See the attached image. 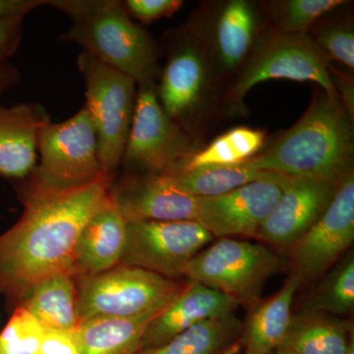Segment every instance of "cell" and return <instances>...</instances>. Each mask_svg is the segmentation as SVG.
Returning <instances> with one entry per match:
<instances>
[{
    "mask_svg": "<svg viewBox=\"0 0 354 354\" xmlns=\"http://www.w3.org/2000/svg\"><path fill=\"white\" fill-rule=\"evenodd\" d=\"M113 176L68 191L28 186L20 220L0 234V293L24 301L37 285L57 274L76 276L75 249L90 218L111 200Z\"/></svg>",
    "mask_w": 354,
    "mask_h": 354,
    "instance_id": "cell-1",
    "label": "cell"
},
{
    "mask_svg": "<svg viewBox=\"0 0 354 354\" xmlns=\"http://www.w3.org/2000/svg\"><path fill=\"white\" fill-rule=\"evenodd\" d=\"M353 118L339 97L322 91L295 127L244 164L288 177L341 180L353 171Z\"/></svg>",
    "mask_w": 354,
    "mask_h": 354,
    "instance_id": "cell-2",
    "label": "cell"
},
{
    "mask_svg": "<svg viewBox=\"0 0 354 354\" xmlns=\"http://www.w3.org/2000/svg\"><path fill=\"white\" fill-rule=\"evenodd\" d=\"M73 24L60 38L80 46L102 64L122 72L140 86L156 85L160 75V44L130 19L118 0L48 1Z\"/></svg>",
    "mask_w": 354,
    "mask_h": 354,
    "instance_id": "cell-3",
    "label": "cell"
},
{
    "mask_svg": "<svg viewBox=\"0 0 354 354\" xmlns=\"http://www.w3.org/2000/svg\"><path fill=\"white\" fill-rule=\"evenodd\" d=\"M165 39L167 62L156 94L167 116L198 142L215 109L220 76L208 51L185 28L174 30Z\"/></svg>",
    "mask_w": 354,
    "mask_h": 354,
    "instance_id": "cell-4",
    "label": "cell"
},
{
    "mask_svg": "<svg viewBox=\"0 0 354 354\" xmlns=\"http://www.w3.org/2000/svg\"><path fill=\"white\" fill-rule=\"evenodd\" d=\"M330 62L307 34L263 32L245 64L225 94L230 113L241 114L251 88L272 79L315 82L332 97H339L330 76Z\"/></svg>",
    "mask_w": 354,
    "mask_h": 354,
    "instance_id": "cell-5",
    "label": "cell"
},
{
    "mask_svg": "<svg viewBox=\"0 0 354 354\" xmlns=\"http://www.w3.org/2000/svg\"><path fill=\"white\" fill-rule=\"evenodd\" d=\"M41 162L32 171L30 187L68 191L113 176L102 165L92 118L84 106L75 115L41 130Z\"/></svg>",
    "mask_w": 354,
    "mask_h": 354,
    "instance_id": "cell-6",
    "label": "cell"
},
{
    "mask_svg": "<svg viewBox=\"0 0 354 354\" xmlns=\"http://www.w3.org/2000/svg\"><path fill=\"white\" fill-rule=\"evenodd\" d=\"M183 288L171 279L123 264L82 276L77 305L79 322L94 317L127 318L162 311Z\"/></svg>",
    "mask_w": 354,
    "mask_h": 354,
    "instance_id": "cell-7",
    "label": "cell"
},
{
    "mask_svg": "<svg viewBox=\"0 0 354 354\" xmlns=\"http://www.w3.org/2000/svg\"><path fill=\"white\" fill-rule=\"evenodd\" d=\"M77 62L85 81L84 106L94 123L100 160L113 174L122 162L131 129L137 84L85 51L79 55Z\"/></svg>",
    "mask_w": 354,
    "mask_h": 354,
    "instance_id": "cell-8",
    "label": "cell"
},
{
    "mask_svg": "<svg viewBox=\"0 0 354 354\" xmlns=\"http://www.w3.org/2000/svg\"><path fill=\"white\" fill-rule=\"evenodd\" d=\"M199 144L167 116L156 85L140 86L131 129L121 165L131 174L178 171L199 151Z\"/></svg>",
    "mask_w": 354,
    "mask_h": 354,
    "instance_id": "cell-9",
    "label": "cell"
},
{
    "mask_svg": "<svg viewBox=\"0 0 354 354\" xmlns=\"http://www.w3.org/2000/svg\"><path fill=\"white\" fill-rule=\"evenodd\" d=\"M281 267V258L267 247L225 237L200 251L184 276L234 298L239 304H251Z\"/></svg>",
    "mask_w": 354,
    "mask_h": 354,
    "instance_id": "cell-10",
    "label": "cell"
},
{
    "mask_svg": "<svg viewBox=\"0 0 354 354\" xmlns=\"http://www.w3.org/2000/svg\"><path fill=\"white\" fill-rule=\"evenodd\" d=\"M213 239L196 221H127L120 264L169 279L184 276L193 258Z\"/></svg>",
    "mask_w": 354,
    "mask_h": 354,
    "instance_id": "cell-11",
    "label": "cell"
},
{
    "mask_svg": "<svg viewBox=\"0 0 354 354\" xmlns=\"http://www.w3.org/2000/svg\"><path fill=\"white\" fill-rule=\"evenodd\" d=\"M183 28L201 41L220 78L239 72L264 32L259 9L248 0L209 3Z\"/></svg>",
    "mask_w": 354,
    "mask_h": 354,
    "instance_id": "cell-12",
    "label": "cell"
},
{
    "mask_svg": "<svg viewBox=\"0 0 354 354\" xmlns=\"http://www.w3.org/2000/svg\"><path fill=\"white\" fill-rule=\"evenodd\" d=\"M354 241V174L342 179L321 218L307 230L293 251L295 272L302 281L322 278Z\"/></svg>",
    "mask_w": 354,
    "mask_h": 354,
    "instance_id": "cell-13",
    "label": "cell"
},
{
    "mask_svg": "<svg viewBox=\"0 0 354 354\" xmlns=\"http://www.w3.org/2000/svg\"><path fill=\"white\" fill-rule=\"evenodd\" d=\"M286 177L274 174L221 196L198 198L196 221L214 237L255 236L278 203Z\"/></svg>",
    "mask_w": 354,
    "mask_h": 354,
    "instance_id": "cell-14",
    "label": "cell"
},
{
    "mask_svg": "<svg viewBox=\"0 0 354 354\" xmlns=\"http://www.w3.org/2000/svg\"><path fill=\"white\" fill-rule=\"evenodd\" d=\"M341 181L286 177L278 203L255 237L277 246L297 243L329 207Z\"/></svg>",
    "mask_w": 354,
    "mask_h": 354,
    "instance_id": "cell-15",
    "label": "cell"
},
{
    "mask_svg": "<svg viewBox=\"0 0 354 354\" xmlns=\"http://www.w3.org/2000/svg\"><path fill=\"white\" fill-rule=\"evenodd\" d=\"M111 197L127 221H196L198 198L184 193L167 174H132L114 187Z\"/></svg>",
    "mask_w": 354,
    "mask_h": 354,
    "instance_id": "cell-16",
    "label": "cell"
},
{
    "mask_svg": "<svg viewBox=\"0 0 354 354\" xmlns=\"http://www.w3.org/2000/svg\"><path fill=\"white\" fill-rule=\"evenodd\" d=\"M239 305L234 298L190 281L149 324L142 339L141 351L162 346L204 321L234 315Z\"/></svg>",
    "mask_w": 354,
    "mask_h": 354,
    "instance_id": "cell-17",
    "label": "cell"
},
{
    "mask_svg": "<svg viewBox=\"0 0 354 354\" xmlns=\"http://www.w3.org/2000/svg\"><path fill=\"white\" fill-rule=\"evenodd\" d=\"M50 123V114L41 104H0V176L21 179L32 174L39 135Z\"/></svg>",
    "mask_w": 354,
    "mask_h": 354,
    "instance_id": "cell-18",
    "label": "cell"
},
{
    "mask_svg": "<svg viewBox=\"0 0 354 354\" xmlns=\"http://www.w3.org/2000/svg\"><path fill=\"white\" fill-rule=\"evenodd\" d=\"M127 221L113 197L86 223L76 243L77 274L93 276L120 265L127 241Z\"/></svg>",
    "mask_w": 354,
    "mask_h": 354,
    "instance_id": "cell-19",
    "label": "cell"
},
{
    "mask_svg": "<svg viewBox=\"0 0 354 354\" xmlns=\"http://www.w3.org/2000/svg\"><path fill=\"white\" fill-rule=\"evenodd\" d=\"M160 312L80 321L73 332L79 354H138L149 324Z\"/></svg>",
    "mask_w": 354,
    "mask_h": 354,
    "instance_id": "cell-20",
    "label": "cell"
},
{
    "mask_svg": "<svg viewBox=\"0 0 354 354\" xmlns=\"http://www.w3.org/2000/svg\"><path fill=\"white\" fill-rule=\"evenodd\" d=\"M302 281L293 272L281 290L251 314L241 342L245 354H270L281 346L290 329L293 300Z\"/></svg>",
    "mask_w": 354,
    "mask_h": 354,
    "instance_id": "cell-21",
    "label": "cell"
},
{
    "mask_svg": "<svg viewBox=\"0 0 354 354\" xmlns=\"http://www.w3.org/2000/svg\"><path fill=\"white\" fill-rule=\"evenodd\" d=\"M351 330V324L319 313L292 315L285 341L278 349L299 354H348L353 344Z\"/></svg>",
    "mask_w": 354,
    "mask_h": 354,
    "instance_id": "cell-22",
    "label": "cell"
},
{
    "mask_svg": "<svg viewBox=\"0 0 354 354\" xmlns=\"http://www.w3.org/2000/svg\"><path fill=\"white\" fill-rule=\"evenodd\" d=\"M78 290L74 276L57 274L35 286L25 307L46 330L73 332L79 324Z\"/></svg>",
    "mask_w": 354,
    "mask_h": 354,
    "instance_id": "cell-23",
    "label": "cell"
},
{
    "mask_svg": "<svg viewBox=\"0 0 354 354\" xmlns=\"http://www.w3.org/2000/svg\"><path fill=\"white\" fill-rule=\"evenodd\" d=\"M184 193L196 198L221 196L245 184L272 176L274 172L256 171L245 164L184 169L165 174Z\"/></svg>",
    "mask_w": 354,
    "mask_h": 354,
    "instance_id": "cell-24",
    "label": "cell"
},
{
    "mask_svg": "<svg viewBox=\"0 0 354 354\" xmlns=\"http://www.w3.org/2000/svg\"><path fill=\"white\" fill-rule=\"evenodd\" d=\"M242 323L234 315L197 324L158 348L138 354H221L234 344Z\"/></svg>",
    "mask_w": 354,
    "mask_h": 354,
    "instance_id": "cell-25",
    "label": "cell"
},
{
    "mask_svg": "<svg viewBox=\"0 0 354 354\" xmlns=\"http://www.w3.org/2000/svg\"><path fill=\"white\" fill-rule=\"evenodd\" d=\"M265 141L266 134L262 130L234 128L200 149L178 171L243 164L258 155Z\"/></svg>",
    "mask_w": 354,
    "mask_h": 354,
    "instance_id": "cell-26",
    "label": "cell"
},
{
    "mask_svg": "<svg viewBox=\"0 0 354 354\" xmlns=\"http://www.w3.org/2000/svg\"><path fill=\"white\" fill-rule=\"evenodd\" d=\"M354 306V258L346 256L323 276L307 297L305 308L311 313L346 315Z\"/></svg>",
    "mask_w": 354,
    "mask_h": 354,
    "instance_id": "cell-27",
    "label": "cell"
},
{
    "mask_svg": "<svg viewBox=\"0 0 354 354\" xmlns=\"http://www.w3.org/2000/svg\"><path fill=\"white\" fill-rule=\"evenodd\" d=\"M348 1L344 0H277L265 2L272 30L281 34H307L312 26L330 11Z\"/></svg>",
    "mask_w": 354,
    "mask_h": 354,
    "instance_id": "cell-28",
    "label": "cell"
},
{
    "mask_svg": "<svg viewBox=\"0 0 354 354\" xmlns=\"http://www.w3.org/2000/svg\"><path fill=\"white\" fill-rule=\"evenodd\" d=\"M44 333L41 323L22 305L0 333V351L4 354H37Z\"/></svg>",
    "mask_w": 354,
    "mask_h": 354,
    "instance_id": "cell-29",
    "label": "cell"
},
{
    "mask_svg": "<svg viewBox=\"0 0 354 354\" xmlns=\"http://www.w3.org/2000/svg\"><path fill=\"white\" fill-rule=\"evenodd\" d=\"M327 59L354 69V29L351 20L323 23L308 34Z\"/></svg>",
    "mask_w": 354,
    "mask_h": 354,
    "instance_id": "cell-30",
    "label": "cell"
},
{
    "mask_svg": "<svg viewBox=\"0 0 354 354\" xmlns=\"http://www.w3.org/2000/svg\"><path fill=\"white\" fill-rule=\"evenodd\" d=\"M122 2L127 13L143 23L171 17L183 6L181 0H127Z\"/></svg>",
    "mask_w": 354,
    "mask_h": 354,
    "instance_id": "cell-31",
    "label": "cell"
},
{
    "mask_svg": "<svg viewBox=\"0 0 354 354\" xmlns=\"http://www.w3.org/2000/svg\"><path fill=\"white\" fill-rule=\"evenodd\" d=\"M25 14L0 17V64L7 62L19 48Z\"/></svg>",
    "mask_w": 354,
    "mask_h": 354,
    "instance_id": "cell-32",
    "label": "cell"
},
{
    "mask_svg": "<svg viewBox=\"0 0 354 354\" xmlns=\"http://www.w3.org/2000/svg\"><path fill=\"white\" fill-rule=\"evenodd\" d=\"M73 332L46 330L37 354H79Z\"/></svg>",
    "mask_w": 354,
    "mask_h": 354,
    "instance_id": "cell-33",
    "label": "cell"
},
{
    "mask_svg": "<svg viewBox=\"0 0 354 354\" xmlns=\"http://www.w3.org/2000/svg\"><path fill=\"white\" fill-rule=\"evenodd\" d=\"M330 78L334 83L342 106L351 118L354 116V84L353 77L344 75L329 67Z\"/></svg>",
    "mask_w": 354,
    "mask_h": 354,
    "instance_id": "cell-34",
    "label": "cell"
},
{
    "mask_svg": "<svg viewBox=\"0 0 354 354\" xmlns=\"http://www.w3.org/2000/svg\"><path fill=\"white\" fill-rule=\"evenodd\" d=\"M46 0H0V17L31 12L39 6H46Z\"/></svg>",
    "mask_w": 354,
    "mask_h": 354,
    "instance_id": "cell-35",
    "label": "cell"
},
{
    "mask_svg": "<svg viewBox=\"0 0 354 354\" xmlns=\"http://www.w3.org/2000/svg\"><path fill=\"white\" fill-rule=\"evenodd\" d=\"M20 73L13 64L9 62L0 64V94L13 88L18 83Z\"/></svg>",
    "mask_w": 354,
    "mask_h": 354,
    "instance_id": "cell-36",
    "label": "cell"
},
{
    "mask_svg": "<svg viewBox=\"0 0 354 354\" xmlns=\"http://www.w3.org/2000/svg\"><path fill=\"white\" fill-rule=\"evenodd\" d=\"M242 349V344L241 341L234 342L230 344L228 348H225L221 354H239Z\"/></svg>",
    "mask_w": 354,
    "mask_h": 354,
    "instance_id": "cell-37",
    "label": "cell"
},
{
    "mask_svg": "<svg viewBox=\"0 0 354 354\" xmlns=\"http://www.w3.org/2000/svg\"><path fill=\"white\" fill-rule=\"evenodd\" d=\"M270 354H299L297 353H293V351H283V349H277V351H272Z\"/></svg>",
    "mask_w": 354,
    "mask_h": 354,
    "instance_id": "cell-38",
    "label": "cell"
},
{
    "mask_svg": "<svg viewBox=\"0 0 354 354\" xmlns=\"http://www.w3.org/2000/svg\"><path fill=\"white\" fill-rule=\"evenodd\" d=\"M348 354H354V342L351 346V348H349Z\"/></svg>",
    "mask_w": 354,
    "mask_h": 354,
    "instance_id": "cell-39",
    "label": "cell"
},
{
    "mask_svg": "<svg viewBox=\"0 0 354 354\" xmlns=\"http://www.w3.org/2000/svg\"><path fill=\"white\" fill-rule=\"evenodd\" d=\"M0 354H4V353H2V351H0Z\"/></svg>",
    "mask_w": 354,
    "mask_h": 354,
    "instance_id": "cell-40",
    "label": "cell"
}]
</instances>
